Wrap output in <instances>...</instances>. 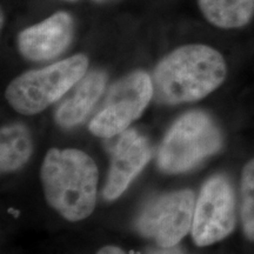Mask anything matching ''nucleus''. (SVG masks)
Masks as SVG:
<instances>
[{"label": "nucleus", "instance_id": "obj_1", "mask_svg": "<svg viewBox=\"0 0 254 254\" xmlns=\"http://www.w3.org/2000/svg\"><path fill=\"white\" fill-rule=\"evenodd\" d=\"M227 65L221 53L202 44L173 50L154 68V98L163 104L198 101L225 81Z\"/></svg>", "mask_w": 254, "mask_h": 254}, {"label": "nucleus", "instance_id": "obj_2", "mask_svg": "<svg viewBox=\"0 0 254 254\" xmlns=\"http://www.w3.org/2000/svg\"><path fill=\"white\" fill-rule=\"evenodd\" d=\"M40 179L49 205L66 220H84L94 211L98 168L85 152L50 150L41 165Z\"/></svg>", "mask_w": 254, "mask_h": 254}, {"label": "nucleus", "instance_id": "obj_3", "mask_svg": "<svg viewBox=\"0 0 254 254\" xmlns=\"http://www.w3.org/2000/svg\"><path fill=\"white\" fill-rule=\"evenodd\" d=\"M87 69L88 58L85 55H75L44 68L32 69L9 82L5 98L18 113L37 114L65 97Z\"/></svg>", "mask_w": 254, "mask_h": 254}, {"label": "nucleus", "instance_id": "obj_4", "mask_svg": "<svg viewBox=\"0 0 254 254\" xmlns=\"http://www.w3.org/2000/svg\"><path fill=\"white\" fill-rule=\"evenodd\" d=\"M221 146V132L214 120L201 111H190L178 118L164 136L158 165L166 173L187 172L217 153Z\"/></svg>", "mask_w": 254, "mask_h": 254}, {"label": "nucleus", "instance_id": "obj_5", "mask_svg": "<svg viewBox=\"0 0 254 254\" xmlns=\"http://www.w3.org/2000/svg\"><path fill=\"white\" fill-rule=\"evenodd\" d=\"M153 97V80L150 75L144 71L129 73L110 88L100 110L90 122L88 129L100 138L122 134L140 118Z\"/></svg>", "mask_w": 254, "mask_h": 254}, {"label": "nucleus", "instance_id": "obj_6", "mask_svg": "<svg viewBox=\"0 0 254 254\" xmlns=\"http://www.w3.org/2000/svg\"><path fill=\"white\" fill-rule=\"evenodd\" d=\"M195 195L190 190L165 193L152 199L136 219V231L159 247H173L192 230Z\"/></svg>", "mask_w": 254, "mask_h": 254}, {"label": "nucleus", "instance_id": "obj_7", "mask_svg": "<svg viewBox=\"0 0 254 254\" xmlns=\"http://www.w3.org/2000/svg\"><path fill=\"white\" fill-rule=\"evenodd\" d=\"M236 195L225 176L209 178L195 201L192 238L195 245L209 246L230 236L236 227Z\"/></svg>", "mask_w": 254, "mask_h": 254}, {"label": "nucleus", "instance_id": "obj_8", "mask_svg": "<svg viewBox=\"0 0 254 254\" xmlns=\"http://www.w3.org/2000/svg\"><path fill=\"white\" fill-rule=\"evenodd\" d=\"M74 20L68 12L59 11L18 34L20 55L31 62H47L65 52L72 43Z\"/></svg>", "mask_w": 254, "mask_h": 254}, {"label": "nucleus", "instance_id": "obj_9", "mask_svg": "<svg viewBox=\"0 0 254 254\" xmlns=\"http://www.w3.org/2000/svg\"><path fill=\"white\" fill-rule=\"evenodd\" d=\"M151 154L148 140L138 131L126 129L119 134L112 150L109 176L103 190L104 198L118 199L144 170Z\"/></svg>", "mask_w": 254, "mask_h": 254}, {"label": "nucleus", "instance_id": "obj_10", "mask_svg": "<svg viewBox=\"0 0 254 254\" xmlns=\"http://www.w3.org/2000/svg\"><path fill=\"white\" fill-rule=\"evenodd\" d=\"M106 82L107 74L104 71L87 72L57 107L56 123L63 128H71L84 122L103 95Z\"/></svg>", "mask_w": 254, "mask_h": 254}, {"label": "nucleus", "instance_id": "obj_11", "mask_svg": "<svg viewBox=\"0 0 254 254\" xmlns=\"http://www.w3.org/2000/svg\"><path fill=\"white\" fill-rule=\"evenodd\" d=\"M198 4L206 20L224 30L246 26L254 15V0H198Z\"/></svg>", "mask_w": 254, "mask_h": 254}, {"label": "nucleus", "instance_id": "obj_12", "mask_svg": "<svg viewBox=\"0 0 254 254\" xmlns=\"http://www.w3.org/2000/svg\"><path fill=\"white\" fill-rule=\"evenodd\" d=\"M33 142L30 131L23 124L1 127L0 133V167L2 173L18 171L31 158Z\"/></svg>", "mask_w": 254, "mask_h": 254}, {"label": "nucleus", "instance_id": "obj_13", "mask_svg": "<svg viewBox=\"0 0 254 254\" xmlns=\"http://www.w3.org/2000/svg\"><path fill=\"white\" fill-rule=\"evenodd\" d=\"M240 218L244 232L254 241V159L243 168L240 183Z\"/></svg>", "mask_w": 254, "mask_h": 254}, {"label": "nucleus", "instance_id": "obj_14", "mask_svg": "<svg viewBox=\"0 0 254 254\" xmlns=\"http://www.w3.org/2000/svg\"><path fill=\"white\" fill-rule=\"evenodd\" d=\"M147 254H185L178 247H159V249L151 250Z\"/></svg>", "mask_w": 254, "mask_h": 254}, {"label": "nucleus", "instance_id": "obj_15", "mask_svg": "<svg viewBox=\"0 0 254 254\" xmlns=\"http://www.w3.org/2000/svg\"><path fill=\"white\" fill-rule=\"evenodd\" d=\"M97 254H126V252L117 246H105L98 251Z\"/></svg>", "mask_w": 254, "mask_h": 254}, {"label": "nucleus", "instance_id": "obj_16", "mask_svg": "<svg viewBox=\"0 0 254 254\" xmlns=\"http://www.w3.org/2000/svg\"><path fill=\"white\" fill-rule=\"evenodd\" d=\"M93 2H97V4H106V2L114 1V0H92Z\"/></svg>", "mask_w": 254, "mask_h": 254}, {"label": "nucleus", "instance_id": "obj_17", "mask_svg": "<svg viewBox=\"0 0 254 254\" xmlns=\"http://www.w3.org/2000/svg\"><path fill=\"white\" fill-rule=\"evenodd\" d=\"M2 24H4V13L1 12V26H2Z\"/></svg>", "mask_w": 254, "mask_h": 254}, {"label": "nucleus", "instance_id": "obj_18", "mask_svg": "<svg viewBox=\"0 0 254 254\" xmlns=\"http://www.w3.org/2000/svg\"><path fill=\"white\" fill-rule=\"evenodd\" d=\"M66 1H78V0H66Z\"/></svg>", "mask_w": 254, "mask_h": 254}]
</instances>
